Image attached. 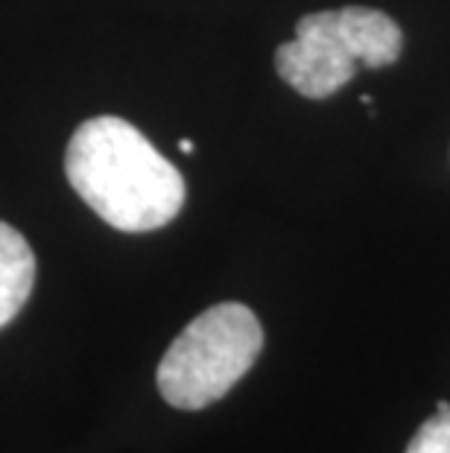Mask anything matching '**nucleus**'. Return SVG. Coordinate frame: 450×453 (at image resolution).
Wrapping results in <instances>:
<instances>
[{"label":"nucleus","mask_w":450,"mask_h":453,"mask_svg":"<svg viewBox=\"0 0 450 453\" xmlns=\"http://www.w3.org/2000/svg\"><path fill=\"white\" fill-rule=\"evenodd\" d=\"M65 173L85 205L111 228L141 234L173 223L185 205V179L129 120H85L71 134Z\"/></svg>","instance_id":"nucleus-1"},{"label":"nucleus","mask_w":450,"mask_h":453,"mask_svg":"<svg viewBox=\"0 0 450 453\" xmlns=\"http://www.w3.org/2000/svg\"><path fill=\"white\" fill-rule=\"evenodd\" d=\"M404 50V33L389 15L346 6L304 15L295 38L278 47V76L310 100H324L351 82L357 65L386 67Z\"/></svg>","instance_id":"nucleus-2"},{"label":"nucleus","mask_w":450,"mask_h":453,"mask_svg":"<svg viewBox=\"0 0 450 453\" xmlns=\"http://www.w3.org/2000/svg\"><path fill=\"white\" fill-rule=\"evenodd\" d=\"M261 349L263 327L246 304L223 302L208 307L161 357V398L179 410H202L252 369Z\"/></svg>","instance_id":"nucleus-3"},{"label":"nucleus","mask_w":450,"mask_h":453,"mask_svg":"<svg viewBox=\"0 0 450 453\" xmlns=\"http://www.w3.org/2000/svg\"><path fill=\"white\" fill-rule=\"evenodd\" d=\"M35 284V255L21 231L0 223V327L21 313Z\"/></svg>","instance_id":"nucleus-4"},{"label":"nucleus","mask_w":450,"mask_h":453,"mask_svg":"<svg viewBox=\"0 0 450 453\" xmlns=\"http://www.w3.org/2000/svg\"><path fill=\"white\" fill-rule=\"evenodd\" d=\"M407 453H450V407L445 401H439L436 416L418 427Z\"/></svg>","instance_id":"nucleus-5"},{"label":"nucleus","mask_w":450,"mask_h":453,"mask_svg":"<svg viewBox=\"0 0 450 453\" xmlns=\"http://www.w3.org/2000/svg\"><path fill=\"white\" fill-rule=\"evenodd\" d=\"M179 150H181V152H194L196 147H194L190 141H181V143H179Z\"/></svg>","instance_id":"nucleus-6"}]
</instances>
